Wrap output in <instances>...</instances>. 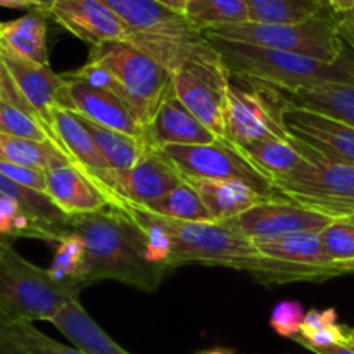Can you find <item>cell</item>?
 Masks as SVG:
<instances>
[{
  "label": "cell",
  "mask_w": 354,
  "mask_h": 354,
  "mask_svg": "<svg viewBox=\"0 0 354 354\" xmlns=\"http://www.w3.org/2000/svg\"><path fill=\"white\" fill-rule=\"evenodd\" d=\"M147 211V209H145ZM151 213V211H149ZM171 241V268L182 265H211L248 272L258 282H322L335 275L334 266H303L277 261L256 251L251 239L218 223H189L151 213Z\"/></svg>",
  "instance_id": "6da1fadb"
},
{
  "label": "cell",
  "mask_w": 354,
  "mask_h": 354,
  "mask_svg": "<svg viewBox=\"0 0 354 354\" xmlns=\"http://www.w3.org/2000/svg\"><path fill=\"white\" fill-rule=\"evenodd\" d=\"M69 232L85 242L90 283L116 280L144 292H156L171 270L145 258L140 228L123 211L107 206L97 213L68 218Z\"/></svg>",
  "instance_id": "7a4b0ae2"
},
{
  "label": "cell",
  "mask_w": 354,
  "mask_h": 354,
  "mask_svg": "<svg viewBox=\"0 0 354 354\" xmlns=\"http://www.w3.org/2000/svg\"><path fill=\"white\" fill-rule=\"evenodd\" d=\"M203 35L234 76L266 83L283 92L311 88L325 83L354 85V50L348 45L337 61L324 62L308 55Z\"/></svg>",
  "instance_id": "3957f363"
},
{
  "label": "cell",
  "mask_w": 354,
  "mask_h": 354,
  "mask_svg": "<svg viewBox=\"0 0 354 354\" xmlns=\"http://www.w3.org/2000/svg\"><path fill=\"white\" fill-rule=\"evenodd\" d=\"M80 292L26 261L12 242L0 245V322H50Z\"/></svg>",
  "instance_id": "277c9868"
},
{
  "label": "cell",
  "mask_w": 354,
  "mask_h": 354,
  "mask_svg": "<svg viewBox=\"0 0 354 354\" xmlns=\"http://www.w3.org/2000/svg\"><path fill=\"white\" fill-rule=\"evenodd\" d=\"M292 140L308 162L273 178V192L332 220L354 216V165L328 159L294 137Z\"/></svg>",
  "instance_id": "5b68a950"
},
{
  "label": "cell",
  "mask_w": 354,
  "mask_h": 354,
  "mask_svg": "<svg viewBox=\"0 0 354 354\" xmlns=\"http://www.w3.org/2000/svg\"><path fill=\"white\" fill-rule=\"evenodd\" d=\"M88 61L111 73L114 95L123 100L142 128H147L171 86L168 71L130 41H111L90 48Z\"/></svg>",
  "instance_id": "8992f818"
},
{
  "label": "cell",
  "mask_w": 354,
  "mask_h": 354,
  "mask_svg": "<svg viewBox=\"0 0 354 354\" xmlns=\"http://www.w3.org/2000/svg\"><path fill=\"white\" fill-rule=\"evenodd\" d=\"M204 33L225 40L241 41V44L308 55L324 62H335L346 48V44L335 30L332 12L311 17L303 23L259 24L248 21V23L214 28Z\"/></svg>",
  "instance_id": "52a82bcc"
},
{
  "label": "cell",
  "mask_w": 354,
  "mask_h": 354,
  "mask_svg": "<svg viewBox=\"0 0 354 354\" xmlns=\"http://www.w3.org/2000/svg\"><path fill=\"white\" fill-rule=\"evenodd\" d=\"M287 107L277 86L230 75L225 111V137L235 145L265 138L287 140L282 114Z\"/></svg>",
  "instance_id": "ba28073f"
},
{
  "label": "cell",
  "mask_w": 354,
  "mask_h": 354,
  "mask_svg": "<svg viewBox=\"0 0 354 354\" xmlns=\"http://www.w3.org/2000/svg\"><path fill=\"white\" fill-rule=\"evenodd\" d=\"M159 154L175 168L183 182L196 180H239L263 194H273L270 178L251 165L227 138H216L213 144L165 145Z\"/></svg>",
  "instance_id": "9c48e42d"
},
{
  "label": "cell",
  "mask_w": 354,
  "mask_h": 354,
  "mask_svg": "<svg viewBox=\"0 0 354 354\" xmlns=\"http://www.w3.org/2000/svg\"><path fill=\"white\" fill-rule=\"evenodd\" d=\"M83 173L104 194L107 204L123 199L138 206H147L183 182L175 168L154 147L149 149L144 158L128 169Z\"/></svg>",
  "instance_id": "30bf717a"
},
{
  "label": "cell",
  "mask_w": 354,
  "mask_h": 354,
  "mask_svg": "<svg viewBox=\"0 0 354 354\" xmlns=\"http://www.w3.org/2000/svg\"><path fill=\"white\" fill-rule=\"evenodd\" d=\"M332 221H334L332 218L299 206L277 194L273 199L218 225L252 241V239L283 237L299 232H322Z\"/></svg>",
  "instance_id": "8fae6325"
},
{
  "label": "cell",
  "mask_w": 354,
  "mask_h": 354,
  "mask_svg": "<svg viewBox=\"0 0 354 354\" xmlns=\"http://www.w3.org/2000/svg\"><path fill=\"white\" fill-rule=\"evenodd\" d=\"M0 61L6 66L7 73L10 75L21 95L28 100L41 123L52 133V114H54L55 107L69 111L66 80L62 78V75L52 71L50 66L38 64L30 59L21 57L2 45H0Z\"/></svg>",
  "instance_id": "7c38bea8"
},
{
  "label": "cell",
  "mask_w": 354,
  "mask_h": 354,
  "mask_svg": "<svg viewBox=\"0 0 354 354\" xmlns=\"http://www.w3.org/2000/svg\"><path fill=\"white\" fill-rule=\"evenodd\" d=\"M282 120L290 137L310 145L325 158L354 165V127L351 124L289 106L283 109Z\"/></svg>",
  "instance_id": "4fadbf2b"
},
{
  "label": "cell",
  "mask_w": 354,
  "mask_h": 354,
  "mask_svg": "<svg viewBox=\"0 0 354 354\" xmlns=\"http://www.w3.org/2000/svg\"><path fill=\"white\" fill-rule=\"evenodd\" d=\"M50 19L92 47L127 41L130 28L100 0H55Z\"/></svg>",
  "instance_id": "5bb4252c"
},
{
  "label": "cell",
  "mask_w": 354,
  "mask_h": 354,
  "mask_svg": "<svg viewBox=\"0 0 354 354\" xmlns=\"http://www.w3.org/2000/svg\"><path fill=\"white\" fill-rule=\"evenodd\" d=\"M62 78L68 83L69 111L104 128L147 140L145 130L138 124V121L135 120L123 100L118 99L111 92L95 88L88 83L82 82V80L66 78L64 75Z\"/></svg>",
  "instance_id": "9a60e30c"
},
{
  "label": "cell",
  "mask_w": 354,
  "mask_h": 354,
  "mask_svg": "<svg viewBox=\"0 0 354 354\" xmlns=\"http://www.w3.org/2000/svg\"><path fill=\"white\" fill-rule=\"evenodd\" d=\"M145 137L151 147L159 149L165 145H199L213 144L216 135L207 130L169 86L154 116L145 128Z\"/></svg>",
  "instance_id": "2e32d148"
},
{
  "label": "cell",
  "mask_w": 354,
  "mask_h": 354,
  "mask_svg": "<svg viewBox=\"0 0 354 354\" xmlns=\"http://www.w3.org/2000/svg\"><path fill=\"white\" fill-rule=\"evenodd\" d=\"M45 194L66 216L97 213L109 206L95 183L75 165L59 166L47 171Z\"/></svg>",
  "instance_id": "e0dca14e"
},
{
  "label": "cell",
  "mask_w": 354,
  "mask_h": 354,
  "mask_svg": "<svg viewBox=\"0 0 354 354\" xmlns=\"http://www.w3.org/2000/svg\"><path fill=\"white\" fill-rule=\"evenodd\" d=\"M130 30L149 35L189 37L199 33L187 23L185 16L173 12L154 0H100Z\"/></svg>",
  "instance_id": "ac0fdd59"
},
{
  "label": "cell",
  "mask_w": 354,
  "mask_h": 354,
  "mask_svg": "<svg viewBox=\"0 0 354 354\" xmlns=\"http://www.w3.org/2000/svg\"><path fill=\"white\" fill-rule=\"evenodd\" d=\"M52 135L59 151L82 171L111 169L99 145L73 111L55 107L52 114Z\"/></svg>",
  "instance_id": "d6986e66"
},
{
  "label": "cell",
  "mask_w": 354,
  "mask_h": 354,
  "mask_svg": "<svg viewBox=\"0 0 354 354\" xmlns=\"http://www.w3.org/2000/svg\"><path fill=\"white\" fill-rule=\"evenodd\" d=\"M192 183L199 192L213 223L239 216L251 207L273 199L277 192L263 194L239 180H196Z\"/></svg>",
  "instance_id": "ffe728a7"
},
{
  "label": "cell",
  "mask_w": 354,
  "mask_h": 354,
  "mask_svg": "<svg viewBox=\"0 0 354 354\" xmlns=\"http://www.w3.org/2000/svg\"><path fill=\"white\" fill-rule=\"evenodd\" d=\"M50 324L71 344H75L76 349L85 354H130L100 328L78 299L69 301L62 306Z\"/></svg>",
  "instance_id": "44dd1931"
},
{
  "label": "cell",
  "mask_w": 354,
  "mask_h": 354,
  "mask_svg": "<svg viewBox=\"0 0 354 354\" xmlns=\"http://www.w3.org/2000/svg\"><path fill=\"white\" fill-rule=\"evenodd\" d=\"M280 92L289 107L313 111L354 127V85L325 83L311 88Z\"/></svg>",
  "instance_id": "7402d4cb"
},
{
  "label": "cell",
  "mask_w": 354,
  "mask_h": 354,
  "mask_svg": "<svg viewBox=\"0 0 354 354\" xmlns=\"http://www.w3.org/2000/svg\"><path fill=\"white\" fill-rule=\"evenodd\" d=\"M256 251L277 261L303 266H332L320 232H299L275 239H252Z\"/></svg>",
  "instance_id": "603a6c76"
},
{
  "label": "cell",
  "mask_w": 354,
  "mask_h": 354,
  "mask_svg": "<svg viewBox=\"0 0 354 354\" xmlns=\"http://www.w3.org/2000/svg\"><path fill=\"white\" fill-rule=\"evenodd\" d=\"M48 19L41 10H28L24 16L3 23L2 47L9 48L14 54L26 57L38 64H48L47 30Z\"/></svg>",
  "instance_id": "cb8c5ba5"
},
{
  "label": "cell",
  "mask_w": 354,
  "mask_h": 354,
  "mask_svg": "<svg viewBox=\"0 0 354 354\" xmlns=\"http://www.w3.org/2000/svg\"><path fill=\"white\" fill-rule=\"evenodd\" d=\"M0 197L12 201L21 211L33 218L37 223L50 232L54 242H59L66 234H69L68 218L50 199L47 194L37 192L33 189L19 185L7 176L0 175Z\"/></svg>",
  "instance_id": "d4e9b609"
},
{
  "label": "cell",
  "mask_w": 354,
  "mask_h": 354,
  "mask_svg": "<svg viewBox=\"0 0 354 354\" xmlns=\"http://www.w3.org/2000/svg\"><path fill=\"white\" fill-rule=\"evenodd\" d=\"M237 147L256 169L270 178V182L287 173L296 171L308 162V159L294 145L292 137L287 140L265 138V140H254L245 145H237Z\"/></svg>",
  "instance_id": "484cf974"
},
{
  "label": "cell",
  "mask_w": 354,
  "mask_h": 354,
  "mask_svg": "<svg viewBox=\"0 0 354 354\" xmlns=\"http://www.w3.org/2000/svg\"><path fill=\"white\" fill-rule=\"evenodd\" d=\"M76 116L82 121L83 127L88 130V133L92 135L95 144L99 145L100 152H102L104 158L107 159L111 169L131 168V166L137 165V162L144 158L145 152L151 149V145H149L147 140H144V138L131 137V135L121 133V131L104 128L100 127V124L93 123V121L86 120V118L80 116V114H76Z\"/></svg>",
  "instance_id": "4316f807"
},
{
  "label": "cell",
  "mask_w": 354,
  "mask_h": 354,
  "mask_svg": "<svg viewBox=\"0 0 354 354\" xmlns=\"http://www.w3.org/2000/svg\"><path fill=\"white\" fill-rule=\"evenodd\" d=\"M249 23L292 24L332 12L320 0H244Z\"/></svg>",
  "instance_id": "83f0119b"
},
{
  "label": "cell",
  "mask_w": 354,
  "mask_h": 354,
  "mask_svg": "<svg viewBox=\"0 0 354 354\" xmlns=\"http://www.w3.org/2000/svg\"><path fill=\"white\" fill-rule=\"evenodd\" d=\"M0 161L28 166L45 173L59 166L73 165L54 144L24 140L3 133H0Z\"/></svg>",
  "instance_id": "f1b7e54d"
},
{
  "label": "cell",
  "mask_w": 354,
  "mask_h": 354,
  "mask_svg": "<svg viewBox=\"0 0 354 354\" xmlns=\"http://www.w3.org/2000/svg\"><path fill=\"white\" fill-rule=\"evenodd\" d=\"M142 207L169 220L189 221V223H213V218L207 213L199 192L189 182H182L168 194Z\"/></svg>",
  "instance_id": "f546056e"
},
{
  "label": "cell",
  "mask_w": 354,
  "mask_h": 354,
  "mask_svg": "<svg viewBox=\"0 0 354 354\" xmlns=\"http://www.w3.org/2000/svg\"><path fill=\"white\" fill-rule=\"evenodd\" d=\"M183 16L199 33L249 21L244 0H187Z\"/></svg>",
  "instance_id": "4dcf8cb0"
},
{
  "label": "cell",
  "mask_w": 354,
  "mask_h": 354,
  "mask_svg": "<svg viewBox=\"0 0 354 354\" xmlns=\"http://www.w3.org/2000/svg\"><path fill=\"white\" fill-rule=\"evenodd\" d=\"M55 244L57 248L50 266L47 268L48 273L59 282L71 283L82 290L92 286L88 280V261L83 239L75 232H69Z\"/></svg>",
  "instance_id": "1f68e13d"
},
{
  "label": "cell",
  "mask_w": 354,
  "mask_h": 354,
  "mask_svg": "<svg viewBox=\"0 0 354 354\" xmlns=\"http://www.w3.org/2000/svg\"><path fill=\"white\" fill-rule=\"evenodd\" d=\"M354 337V328L337 322V311L334 308L328 310H310L304 317L301 334L296 341L303 348H327V346L346 344Z\"/></svg>",
  "instance_id": "d6a6232c"
},
{
  "label": "cell",
  "mask_w": 354,
  "mask_h": 354,
  "mask_svg": "<svg viewBox=\"0 0 354 354\" xmlns=\"http://www.w3.org/2000/svg\"><path fill=\"white\" fill-rule=\"evenodd\" d=\"M0 133L24 138V140L48 142L55 145L54 137L37 114L6 99H0Z\"/></svg>",
  "instance_id": "836d02e7"
},
{
  "label": "cell",
  "mask_w": 354,
  "mask_h": 354,
  "mask_svg": "<svg viewBox=\"0 0 354 354\" xmlns=\"http://www.w3.org/2000/svg\"><path fill=\"white\" fill-rule=\"evenodd\" d=\"M2 325L21 354H85L50 339L31 322H2Z\"/></svg>",
  "instance_id": "e575fe53"
},
{
  "label": "cell",
  "mask_w": 354,
  "mask_h": 354,
  "mask_svg": "<svg viewBox=\"0 0 354 354\" xmlns=\"http://www.w3.org/2000/svg\"><path fill=\"white\" fill-rule=\"evenodd\" d=\"M324 249L332 265L354 261V223L349 220H334L320 232Z\"/></svg>",
  "instance_id": "d590c367"
},
{
  "label": "cell",
  "mask_w": 354,
  "mask_h": 354,
  "mask_svg": "<svg viewBox=\"0 0 354 354\" xmlns=\"http://www.w3.org/2000/svg\"><path fill=\"white\" fill-rule=\"evenodd\" d=\"M308 311L304 310L299 301H282L277 304L270 315V327L280 337L296 339L301 334L304 317Z\"/></svg>",
  "instance_id": "8d00e7d4"
},
{
  "label": "cell",
  "mask_w": 354,
  "mask_h": 354,
  "mask_svg": "<svg viewBox=\"0 0 354 354\" xmlns=\"http://www.w3.org/2000/svg\"><path fill=\"white\" fill-rule=\"evenodd\" d=\"M0 175L7 176L19 185L28 187V189L37 190V192L45 194V190H47V173L40 171V169L0 161Z\"/></svg>",
  "instance_id": "74e56055"
},
{
  "label": "cell",
  "mask_w": 354,
  "mask_h": 354,
  "mask_svg": "<svg viewBox=\"0 0 354 354\" xmlns=\"http://www.w3.org/2000/svg\"><path fill=\"white\" fill-rule=\"evenodd\" d=\"M335 30H337L341 40L354 50V9L346 10V12L334 14Z\"/></svg>",
  "instance_id": "f35d334b"
},
{
  "label": "cell",
  "mask_w": 354,
  "mask_h": 354,
  "mask_svg": "<svg viewBox=\"0 0 354 354\" xmlns=\"http://www.w3.org/2000/svg\"><path fill=\"white\" fill-rule=\"evenodd\" d=\"M304 349L313 354H354V337L346 344L327 346V348H315V346H306Z\"/></svg>",
  "instance_id": "ab89813d"
},
{
  "label": "cell",
  "mask_w": 354,
  "mask_h": 354,
  "mask_svg": "<svg viewBox=\"0 0 354 354\" xmlns=\"http://www.w3.org/2000/svg\"><path fill=\"white\" fill-rule=\"evenodd\" d=\"M0 354H21L19 351H17L16 346L12 344V341H10L9 335H7L2 322H0Z\"/></svg>",
  "instance_id": "60d3db41"
},
{
  "label": "cell",
  "mask_w": 354,
  "mask_h": 354,
  "mask_svg": "<svg viewBox=\"0 0 354 354\" xmlns=\"http://www.w3.org/2000/svg\"><path fill=\"white\" fill-rule=\"evenodd\" d=\"M327 6L332 14H341L354 9V0H327Z\"/></svg>",
  "instance_id": "b9f144b4"
},
{
  "label": "cell",
  "mask_w": 354,
  "mask_h": 354,
  "mask_svg": "<svg viewBox=\"0 0 354 354\" xmlns=\"http://www.w3.org/2000/svg\"><path fill=\"white\" fill-rule=\"evenodd\" d=\"M154 2L161 3V6L168 7V9H171L173 12H178V14H185V9H187V0H154Z\"/></svg>",
  "instance_id": "7bdbcfd3"
},
{
  "label": "cell",
  "mask_w": 354,
  "mask_h": 354,
  "mask_svg": "<svg viewBox=\"0 0 354 354\" xmlns=\"http://www.w3.org/2000/svg\"><path fill=\"white\" fill-rule=\"evenodd\" d=\"M0 7H7V9H26L33 10V6L28 0H0Z\"/></svg>",
  "instance_id": "ee69618b"
},
{
  "label": "cell",
  "mask_w": 354,
  "mask_h": 354,
  "mask_svg": "<svg viewBox=\"0 0 354 354\" xmlns=\"http://www.w3.org/2000/svg\"><path fill=\"white\" fill-rule=\"evenodd\" d=\"M28 2H31L35 10H41V12H45L48 16L55 0H28Z\"/></svg>",
  "instance_id": "f6af8a7d"
},
{
  "label": "cell",
  "mask_w": 354,
  "mask_h": 354,
  "mask_svg": "<svg viewBox=\"0 0 354 354\" xmlns=\"http://www.w3.org/2000/svg\"><path fill=\"white\" fill-rule=\"evenodd\" d=\"M335 270V275H348V273H354V261H346V263H337V265H332Z\"/></svg>",
  "instance_id": "bcb514c9"
},
{
  "label": "cell",
  "mask_w": 354,
  "mask_h": 354,
  "mask_svg": "<svg viewBox=\"0 0 354 354\" xmlns=\"http://www.w3.org/2000/svg\"><path fill=\"white\" fill-rule=\"evenodd\" d=\"M199 354H235L232 349H227V348H213V349H207V351H203Z\"/></svg>",
  "instance_id": "7dc6e473"
},
{
  "label": "cell",
  "mask_w": 354,
  "mask_h": 354,
  "mask_svg": "<svg viewBox=\"0 0 354 354\" xmlns=\"http://www.w3.org/2000/svg\"><path fill=\"white\" fill-rule=\"evenodd\" d=\"M2 35H3V23H0V44H2Z\"/></svg>",
  "instance_id": "c3c4849f"
},
{
  "label": "cell",
  "mask_w": 354,
  "mask_h": 354,
  "mask_svg": "<svg viewBox=\"0 0 354 354\" xmlns=\"http://www.w3.org/2000/svg\"><path fill=\"white\" fill-rule=\"evenodd\" d=\"M346 220H349V221H351V223H354V216H349V218H346Z\"/></svg>",
  "instance_id": "681fc988"
},
{
  "label": "cell",
  "mask_w": 354,
  "mask_h": 354,
  "mask_svg": "<svg viewBox=\"0 0 354 354\" xmlns=\"http://www.w3.org/2000/svg\"><path fill=\"white\" fill-rule=\"evenodd\" d=\"M3 242H6V241H0V245H2V244H3Z\"/></svg>",
  "instance_id": "f907efd6"
},
{
  "label": "cell",
  "mask_w": 354,
  "mask_h": 354,
  "mask_svg": "<svg viewBox=\"0 0 354 354\" xmlns=\"http://www.w3.org/2000/svg\"><path fill=\"white\" fill-rule=\"evenodd\" d=\"M320 2H325V3H327V0H320Z\"/></svg>",
  "instance_id": "816d5d0a"
},
{
  "label": "cell",
  "mask_w": 354,
  "mask_h": 354,
  "mask_svg": "<svg viewBox=\"0 0 354 354\" xmlns=\"http://www.w3.org/2000/svg\"><path fill=\"white\" fill-rule=\"evenodd\" d=\"M0 68H2V61H0Z\"/></svg>",
  "instance_id": "f5cc1de1"
}]
</instances>
